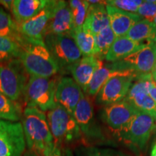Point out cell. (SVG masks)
Returning a JSON list of instances; mask_svg holds the SVG:
<instances>
[{
  "label": "cell",
  "instance_id": "6da1fadb",
  "mask_svg": "<svg viewBox=\"0 0 156 156\" xmlns=\"http://www.w3.org/2000/svg\"><path fill=\"white\" fill-rule=\"evenodd\" d=\"M21 124L28 149L44 156L54 145L53 136L45 112L35 107H25Z\"/></svg>",
  "mask_w": 156,
  "mask_h": 156
},
{
  "label": "cell",
  "instance_id": "4fadbf2b",
  "mask_svg": "<svg viewBox=\"0 0 156 156\" xmlns=\"http://www.w3.org/2000/svg\"><path fill=\"white\" fill-rule=\"evenodd\" d=\"M135 76H115L106 82L96 95V103L107 106L125 98Z\"/></svg>",
  "mask_w": 156,
  "mask_h": 156
},
{
  "label": "cell",
  "instance_id": "836d02e7",
  "mask_svg": "<svg viewBox=\"0 0 156 156\" xmlns=\"http://www.w3.org/2000/svg\"><path fill=\"white\" fill-rule=\"evenodd\" d=\"M149 95L152 98L154 102L156 104V83H155V81L153 82V84H152L151 88L149 90Z\"/></svg>",
  "mask_w": 156,
  "mask_h": 156
},
{
  "label": "cell",
  "instance_id": "8fae6325",
  "mask_svg": "<svg viewBox=\"0 0 156 156\" xmlns=\"http://www.w3.org/2000/svg\"><path fill=\"white\" fill-rule=\"evenodd\" d=\"M56 4V0H48L44 8L38 14L26 22L17 25L20 33L28 42L44 44L45 30L53 16Z\"/></svg>",
  "mask_w": 156,
  "mask_h": 156
},
{
  "label": "cell",
  "instance_id": "d590c367",
  "mask_svg": "<svg viewBox=\"0 0 156 156\" xmlns=\"http://www.w3.org/2000/svg\"><path fill=\"white\" fill-rule=\"evenodd\" d=\"M23 156H41V155L37 153H36L35 151H31V150L28 149L27 151H25Z\"/></svg>",
  "mask_w": 156,
  "mask_h": 156
},
{
  "label": "cell",
  "instance_id": "1f68e13d",
  "mask_svg": "<svg viewBox=\"0 0 156 156\" xmlns=\"http://www.w3.org/2000/svg\"><path fill=\"white\" fill-rule=\"evenodd\" d=\"M136 14L142 19L153 23L156 16V0H145L142 2Z\"/></svg>",
  "mask_w": 156,
  "mask_h": 156
},
{
  "label": "cell",
  "instance_id": "30bf717a",
  "mask_svg": "<svg viewBox=\"0 0 156 156\" xmlns=\"http://www.w3.org/2000/svg\"><path fill=\"white\" fill-rule=\"evenodd\" d=\"M138 112L139 111L123 100L114 104L104 106L101 114L103 122L111 129L119 135H121L126 131Z\"/></svg>",
  "mask_w": 156,
  "mask_h": 156
},
{
  "label": "cell",
  "instance_id": "ab89813d",
  "mask_svg": "<svg viewBox=\"0 0 156 156\" xmlns=\"http://www.w3.org/2000/svg\"><path fill=\"white\" fill-rule=\"evenodd\" d=\"M153 148H155V149L156 150V142H155V145H154V146H153Z\"/></svg>",
  "mask_w": 156,
  "mask_h": 156
},
{
  "label": "cell",
  "instance_id": "277c9868",
  "mask_svg": "<svg viewBox=\"0 0 156 156\" xmlns=\"http://www.w3.org/2000/svg\"><path fill=\"white\" fill-rule=\"evenodd\" d=\"M83 137V145L106 144V137L95 119L94 108L90 97L84 94L73 114Z\"/></svg>",
  "mask_w": 156,
  "mask_h": 156
},
{
  "label": "cell",
  "instance_id": "f35d334b",
  "mask_svg": "<svg viewBox=\"0 0 156 156\" xmlns=\"http://www.w3.org/2000/svg\"><path fill=\"white\" fill-rule=\"evenodd\" d=\"M153 23H154V24H155V25H156V16H155V19H154Z\"/></svg>",
  "mask_w": 156,
  "mask_h": 156
},
{
  "label": "cell",
  "instance_id": "3957f363",
  "mask_svg": "<svg viewBox=\"0 0 156 156\" xmlns=\"http://www.w3.org/2000/svg\"><path fill=\"white\" fill-rule=\"evenodd\" d=\"M19 60L30 76L52 77L60 71L44 43H29L25 45Z\"/></svg>",
  "mask_w": 156,
  "mask_h": 156
},
{
  "label": "cell",
  "instance_id": "ac0fdd59",
  "mask_svg": "<svg viewBox=\"0 0 156 156\" xmlns=\"http://www.w3.org/2000/svg\"><path fill=\"white\" fill-rule=\"evenodd\" d=\"M73 30V17L69 2L58 0L53 16L45 30L44 37L48 35H70Z\"/></svg>",
  "mask_w": 156,
  "mask_h": 156
},
{
  "label": "cell",
  "instance_id": "e575fe53",
  "mask_svg": "<svg viewBox=\"0 0 156 156\" xmlns=\"http://www.w3.org/2000/svg\"><path fill=\"white\" fill-rule=\"evenodd\" d=\"M13 1L12 0H0V5H2L5 9L12 12Z\"/></svg>",
  "mask_w": 156,
  "mask_h": 156
},
{
  "label": "cell",
  "instance_id": "cb8c5ba5",
  "mask_svg": "<svg viewBox=\"0 0 156 156\" xmlns=\"http://www.w3.org/2000/svg\"><path fill=\"white\" fill-rule=\"evenodd\" d=\"M0 37H7L19 43L23 48L29 43L20 33L18 26L10 15L0 7Z\"/></svg>",
  "mask_w": 156,
  "mask_h": 156
},
{
  "label": "cell",
  "instance_id": "7a4b0ae2",
  "mask_svg": "<svg viewBox=\"0 0 156 156\" xmlns=\"http://www.w3.org/2000/svg\"><path fill=\"white\" fill-rule=\"evenodd\" d=\"M46 117L54 143L69 147L80 142L83 145V137L75 119L65 108L56 103L48 111Z\"/></svg>",
  "mask_w": 156,
  "mask_h": 156
},
{
  "label": "cell",
  "instance_id": "8992f818",
  "mask_svg": "<svg viewBox=\"0 0 156 156\" xmlns=\"http://www.w3.org/2000/svg\"><path fill=\"white\" fill-rule=\"evenodd\" d=\"M44 42L60 71L67 69L83 56L75 40L69 34L48 35L44 38Z\"/></svg>",
  "mask_w": 156,
  "mask_h": 156
},
{
  "label": "cell",
  "instance_id": "d6986e66",
  "mask_svg": "<svg viewBox=\"0 0 156 156\" xmlns=\"http://www.w3.org/2000/svg\"><path fill=\"white\" fill-rule=\"evenodd\" d=\"M106 8L109 25L116 38L125 36L134 24L142 20L138 15L121 10L110 5H106Z\"/></svg>",
  "mask_w": 156,
  "mask_h": 156
},
{
  "label": "cell",
  "instance_id": "e0dca14e",
  "mask_svg": "<svg viewBox=\"0 0 156 156\" xmlns=\"http://www.w3.org/2000/svg\"><path fill=\"white\" fill-rule=\"evenodd\" d=\"M103 66L102 60L99 59L97 56H83L67 69L69 71L74 80L80 86L85 93L95 71Z\"/></svg>",
  "mask_w": 156,
  "mask_h": 156
},
{
  "label": "cell",
  "instance_id": "74e56055",
  "mask_svg": "<svg viewBox=\"0 0 156 156\" xmlns=\"http://www.w3.org/2000/svg\"><path fill=\"white\" fill-rule=\"evenodd\" d=\"M151 156H156V150L155 149V148L153 147V149H152Z\"/></svg>",
  "mask_w": 156,
  "mask_h": 156
},
{
  "label": "cell",
  "instance_id": "4316f807",
  "mask_svg": "<svg viewBox=\"0 0 156 156\" xmlns=\"http://www.w3.org/2000/svg\"><path fill=\"white\" fill-rule=\"evenodd\" d=\"M23 46L13 39L0 37V64L19 59Z\"/></svg>",
  "mask_w": 156,
  "mask_h": 156
},
{
  "label": "cell",
  "instance_id": "44dd1931",
  "mask_svg": "<svg viewBox=\"0 0 156 156\" xmlns=\"http://www.w3.org/2000/svg\"><path fill=\"white\" fill-rule=\"evenodd\" d=\"M149 43L134 41L125 36L119 37L115 39L106 54L105 60L110 63L119 62L136 51L145 47Z\"/></svg>",
  "mask_w": 156,
  "mask_h": 156
},
{
  "label": "cell",
  "instance_id": "5bb4252c",
  "mask_svg": "<svg viewBox=\"0 0 156 156\" xmlns=\"http://www.w3.org/2000/svg\"><path fill=\"white\" fill-rule=\"evenodd\" d=\"M137 77L152 75L156 62V41L149 43L145 47L134 52L119 61Z\"/></svg>",
  "mask_w": 156,
  "mask_h": 156
},
{
  "label": "cell",
  "instance_id": "9c48e42d",
  "mask_svg": "<svg viewBox=\"0 0 156 156\" xmlns=\"http://www.w3.org/2000/svg\"><path fill=\"white\" fill-rule=\"evenodd\" d=\"M124 101L136 110L153 116L156 120V104L149 95V90L154 82L152 75L135 78Z\"/></svg>",
  "mask_w": 156,
  "mask_h": 156
},
{
  "label": "cell",
  "instance_id": "ba28073f",
  "mask_svg": "<svg viewBox=\"0 0 156 156\" xmlns=\"http://www.w3.org/2000/svg\"><path fill=\"white\" fill-rule=\"evenodd\" d=\"M25 147L22 124L0 120V156H23Z\"/></svg>",
  "mask_w": 156,
  "mask_h": 156
},
{
  "label": "cell",
  "instance_id": "f1b7e54d",
  "mask_svg": "<svg viewBox=\"0 0 156 156\" xmlns=\"http://www.w3.org/2000/svg\"><path fill=\"white\" fill-rule=\"evenodd\" d=\"M73 17V30L81 28L86 20L90 4L85 0H70L68 2Z\"/></svg>",
  "mask_w": 156,
  "mask_h": 156
},
{
  "label": "cell",
  "instance_id": "5b68a950",
  "mask_svg": "<svg viewBox=\"0 0 156 156\" xmlns=\"http://www.w3.org/2000/svg\"><path fill=\"white\" fill-rule=\"evenodd\" d=\"M57 82L51 77L30 76L24 90L26 107H35L44 112L54 108Z\"/></svg>",
  "mask_w": 156,
  "mask_h": 156
},
{
  "label": "cell",
  "instance_id": "83f0119b",
  "mask_svg": "<svg viewBox=\"0 0 156 156\" xmlns=\"http://www.w3.org/2000/svg\"><path fill=\"white\" fill-rule=\"evenodd\" d=\"M116 37L111 28L110 25L102 29L98 34L95 35V46H96V56L99 59H105L107 53L112 46Z\"/></svg>",
  "mask_w": 156,
  "mask_h": 156
},
{
  "label": "cell",
  "instance_id": "2e32d148",
  "mask_svg": "<svg viewBox=\"0 0 156 156\" xmlns=\"http://www.w3.org/2000/svg\"><path fill=\"white\" fill-rule=\"evenodd\" d=\"M115 76L137 77L132 70L126 69L125 66L121 62L111 63L106 66H103L95 71L84 94H86L90 97L95 96L106 82Z\"/></svg>",
  "mask_w": 156,
  "mask_h": 156
},
{
  "label": "cell",
  "instance_id": "7402d4cb",
  "mask_svg": "<svg viewBox=\"0 0 156 156\" xmlns=\"http://www.w3.org/2000/svg\"><path fill=\"white\" fill-rule=\"evenodd\" d=\"M48 0H14L12 12L17 25L26 22L44 8Z\"/></svg>",
  "mask_w": 156,
  "mask_h": 156
},
{
  "label": "cell",
  "instance_id": "603a6c76",
  "mask_svg": "<svg viewBox=\"0 0 156 156\" xmlns=\"http://www.w3.org/2000/svg\"><path fill=\"white\" fill-rule=\"evenodd\" d=\"M134 41L152 43L156 41V25L142 19L134 24L124 36Z\"/></svg>",
  "mask_w": 156,
  "mask_h": 156
},
{
  "label": "cell",
  "instance_id": "7c38bea8",
  "mask_svg": "<svg viewBox=\"0 0 156 156\" xmlns=\"http://www.w3.org/2000/svg\"><path fill=\"white\" fill-rule=\"evenodd\" d=\"M155 122L153 116L139 112L120 136L138 149H144L156 127Z\"/></svg>",
  "mask_w": 156,
  "mask_h": 156
},
{
  "label": "cell",
  "instance_id": "ffe728a7",
  "mask_svg": "<svg viewBox=\"0 0 156 156\" xmlns=\"http://www.w3.org/2000/svg\"><path fill=\"white\" fill-rule=\"evenodd\" d=\"M90 4L86 20L83 28L93 35L109 25V20L106 12V1H93L89 0Z\"/></svg>",
  "mask_w": 156,
  "mask_h": 156
},
{
  "label": "cell",
  "instance_id": "484cf974",
  "mask_svg": "<svg viewBox=\"0 0 156 156\" xmlns=\"http://www.w3.org/2000/svg\"><path fill=\"white\" fill-rule=\"evenodd\" d=\"M22 116L20 104L0 93V120L17 122L22 119Z\"/></svg>",
  "mask_w": 156,
  "mask_h": 156
},
{
  "label": "cell",
  "instance_id": "d4e9b609",
  "mask_svg": "<svg viewBox=\"0 0 156 156\" xmlns=\"http://www.w3.org/2000/svg\"><path fill=\"white\" fill-rule=\"evenodd\" d=\"M70 36L75 40L83 56H96L95 36L90 31L82 27L81 28L73 30Z\"/></svg>",
  "mask_w": 156,
  "mask_h": 156
},
{
  "label": "cell",
  "instance_id": "9a60e30c",
  "mask_svg": "<svg viewBox=\"0 0 156 156\" xmlns=\"http://www.w3.org/2000/svg\"><path fill=\"white\" fill-rule=\"evenodd\" d=\"M83 90L69 77H62L57 82L55 92V103L73 115L76 106L83 96Z\"/></svg>",
  "mask_w": 156,
  "mask_h": 156
},
{
  "label": "cell",
  "instance_id": "d6a6232c",
  "mask_svg": "<svg viewBox=\"0 0 156 156\" xmlns=\"http://www.w3.org/2000/svg\"><path fill=\"white\" fill-rule=\"evenodd\" d=\"M44 156H75L71 147L55 144L45 153Z\"/></svg>",
  "mask_w": 156,
  "mask_h": 156
},
{
  "label": "cell",
  "instance_id": "52a82bcc",
  "mask_svg": "<svg viewBox=\"0 0 156 156\" xmlns=\"http://www.w3.org/2000/svg\"><path fill=\"white\" fill-rule=\"evenodd\" d=\"M25 73L19 59L0 64V93L12 101H18L28 83Z\"/></svg>",
  "mask_w": 156,
  "mask_h": 156
},
{
  "label": "cell",
  "instance_id": "8d00e7d4",
  "mask_svg": "<svg viewBox=\"0 0 156 156\" xmlns=\"http://www.w3.org/2000/svg\"><path fill=\"white\" fill-rule=\"evenodd\" d=\"M152 77H153V80L155 81V83H156V62L155 65H154L153 71H152Z\"/></svg>",
  "mask_w": 156,
  "mask_h": 156
},
{
  "label": "cell",
  "instance_id": "4dcf8cb0",
  "mask_svg": "<svg viewBox=\"0 0 156 156\" xmlns=\"http://www.w3.org/2000/svg\"><path fill=\"white\" fill-rule=\"evenodd\" d=\"M142 2L141 0H110L106 1V5L121 10L136 14Z\"/></svg>",
  "mask_w": 156,
  "mask_h": 156
},
{
  "label": "cell",
  "instance_id": "f546056e",
  "mask_svg": "<svg viewBox=\"0 0 156 156\" xmlns=\"http://www.w3.org/2000/svg\"><path fill=\"white\" fill-rule=\"evenodd\" d=\"M75 156H132L124 151L113 148L98 147L95 146H79L75 151Z\"/></svg>",
  "mask_w": 156,
  "mask_h": 156
}]
</instances>
